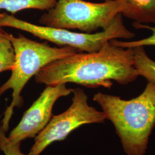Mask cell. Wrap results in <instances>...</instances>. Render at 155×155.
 <instances>
[{
    "instance_id": "obj_12",
    "label": "cell",
    "mask_w": 155,
    "mask_h": 155,
    "mask_svg": "<svg viewBox=\"0 0 155 155\" xmlns=\"http://www.w3.org/2000/svg\"><path fill=\"white\" fill-rule=\"evenodd\" d=\"M133 26L136 28L138 29H148L152 32V35L149 38L146 39H141L136 41H119L116 39L111 40V43L119 46L122 48H134L137 47H144L147 45H155V27H152L148 25H145L143 24H140L137 22H134Z\"/></svg>"
},
{
    "instance_id": "obj_10",
    "label": "cell",
    "mask_w": 155,
    "mask_h": 155,
    "mask_svg": "<svg viewBox=\"0 0 155 155\" xmlns=\"http://www.w3.org/2000/svg\"><path fill=\"white\" fill-rule=\"evenodd\" d=\"M16 61L15 51L9 33L0 27V73L14 68Z\"/></svg>"
},
{
    "instance_id": "obj_7",
    "label": "cell",
    "mask_w": 155,
    "mask_h": 155,
    "mask_svg": "<svg viewBox=\"0 0 155 155\" xmlns=\"http://www.w3.org/2000/svg\"><path fill=\"white\" fill-rule=\"evenodd\" d=\"M66 84L47 86L7 137L8 141L12 143H21L23 140L33 138L40 133L52 117V112L56 101L61 97L72 93L73 89L67 88Z\"/></svg>"
},
{
    "instance_id": "obj_6",
    "label": "cell",
    "mask_w": 155,
    "mask_h": 155,
    "mask_svg": "<svg viewBox=\"0 0 155 155\" xmlns=\"http://www.w3.org/2000/svg\"><path fill=\"white\" fill-rule=\"evenodd\" d=\"M70 106L60 114L52 116L45 129L35 139V143L27 155H40L50 144L62 141L73 130L86 124L104 123L105 116L88 104L83 89L72 90Z\"/></svg>"
},
{
    "instance_id": "obj_13",
    "label": "cell",
    "mask_w": 155,
    "mask_h": 155,
    "mask_svg": "<svg viewBox=\"0 0 155 155\" xmlns=\"http://www.w3.org/2000/svg\"><path fill=\"white\" fill-rule=\"evenodd\" d=\"M21 143H12L8 140L6 133L0 127V150L5 155H27L20 149Z\"/></svg>"
},
{
    "instance_id": "obj_2",
    "label": "cell",
    "mask_w": 155,
    "mask_h": 155,
    "mask_svg": "<svg viewBox=\"0 0 155 155\" xmlns=\"http://www.w3.org/2000/svg\"><path fill=\"white\" fill-rule=\"evenodd\" d=\"M93 100L114 126L127 155H144L155 126V83L148 82L136 98L124 100L99 92Z\"/></svg>"
},
{
    "instance_id": "obj_3",
    "label": "cell",
    "mask_w": 155,
    "mask_h": 155,
    "mask_svg": "<svg viewBox=\"0 0 155 155\" xmlns=\"http://www.w3.org/2000/svg\"><path fill=\"white\" fill-rule=\"evenodd\" d=\"M13 45L16 61L8 80L0 86V97L9 90H12V100L6 109L1 122V128L6 133L15 107L20 108L24 103L21 92L29 79L41 69L53 61L79 52L70 47H52L47 41L39 43L21 34L16 37L9 33Z\"/></svg>"
},
{
    "instance_id": "obj_15",
    "label": "cell",
    "mask_w": 155,
    "mask_h": 155,
    "mask_svg": "<svg viewBox=\"0 0 155 155\" xmlns=\"http://www.w3.org/2000/svg\"><path fill=\"white\" fill-rule=\"evenodd\" d=\"M104 1H109V0H104Z\"/></svg>"
},
{
    "instance_id": "obj_4",
    "label": "cell",
    "mask_w": 155,
    "mask_h": 155,
    "mask_svg": "<svg viewBox=\"0 0 155 155\" xmlns=\"http://www.w3.org/2000/svg\"><path fill=\"white\" fill-rule=\"evenodd\" d=\"M124 0H109L95 3L83 0H58L55 6L39 19L45 26L66 29H78L91 33L105 30L117 15L127 11Z\"/></svg>"
},
{
    "instance_id": "obj_5",
    "label": "cell",
    "mask_w": 155,
    "mask_h": 155,
    "mask_svg": "<svg viewBox=\"0 0 155 155\" xmlns=\"http://www.w3.org/2000/svg\"><path fill=\"white\" fill-rule=\"evenodd\" d=\"M0 27L15 28L61 47H70L79 52H94L111 40L131 39L135 35L124 24L122 14L117 15L105 30L95 33H78L70 30L38 25L0 12Z\"/></svg>"
},
{
    "instance_id": "obj_14",
    "label": "cell",
    "mask_w": 155,
    "mask_h": 155,
    "mask_svg": "<svg viewBox=\"0 0 155 155\" xmlns=\"http://www.w3.org/2000/svg\"><path fill=\"white\" fill-rule=\"evenodd\" d=\"M148 82H152L155 83V76H149L145 78Z\"/></svg>"
},
{
    "instance_id": "obj_9",
    "label": "cell",
    "mask_w": 155,
    "mask_h": 155,
    "mask_svg": "<svg viewBox=\"0 0 155 155\" xmlns=\"http://www.w3.org/2000/svg\"><path fill=\"white\" fill-rule=\"evenodd\" d=\"M58 0H0V11L15 15L25 9L49 11Z\"/></svg>"
},
{
    "instance_id": "obj_8",
    "label": "cell",
    "mask_w": 155,
    "mask_h": 155,
    "mask_svg": "<svg viewBox=\"0 0 155 155\" xmlns=\"http://www.w3.org/2000/svg\"><path fill=\"white\" fill-rule=\"evenodd\" d=\"M129 5L124 16L140 24L155 23V0H124Z\"/></svg>"
},
{
    "instance_id": "obj_11",
    "label": "cell",
    "mask_w": 155,
    "mask_h": 155,
    "mask_svg": "<svg viewBox=\"0 0 155 155\" xmlns=\"http://www.w3.org/2000/svg\"><path fill=\"white\" fill-rule=\"evenodd\" d=\"M134 51V64L139 76L145 78L155 76V61L146 54L144 47L132 48Z\"/></svg>"
},
{
    "instance_id": "obj_1",
    "label": "cell",
    "mask_w": 155,
    "mask_h": 155,
    "mask_svg": "<svg viewBox=\"0 0 155 155\" xmlns=\"http://www.w3.org/2000/svg\"><path fill=\"white\" fill-rule=\"evenodd\" d=\"M139 76L133 48L117 46L109 41L98 51L77 52L51 63L40 70L35 79L46 86L74 83L87 87L110 88L112 80L125 85Z\"/></svg>"
}]
</instances>
